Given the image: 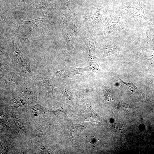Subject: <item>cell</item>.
<instances>
[{
	"mask_svg": "<svg viewBox=\"0 0 154 154\" xmlns=\"http://www.w3.org/2000/svg\"><path fill=\"white\" fill-rule=\"evenodd\" d=\"M99 66L94 61H90L88 66L79 68L66 66L62 70L55 71L54 74L59 77L63 78H69L73 79L74 76L77 74L82 75L81 73L85 71L97 72L99 69Z\"/></svg>",
	"mask_w": 154,
	"mask_h": 154,
	"instance_id": "1",
	"label": "cell"
},
{
	"mask_svg": "<svg viewBox=\"0 0 154 154\" xmlns=\"http://www.w3.org/2000/svg\"><path fill=\"white\" fill-rule=\"evenodd\" d=\"M24 75L17 69H10L4 75L1 76V84L10 86H23L26 83Z\"/></svg>",
	"mask_w": 154,
	"mask_h": 154,
	"instance_id": "2",
	"label": "cell"
},
{
	"mask_svg": "<svg viewBox=\"0 0 154 154\" xmlns=\"http://www.w3.org/2000/svg\"><path fill=\"white\" fill-rule=\"evenodd\" d=\"M12 49L14 55V60L17 67L20 69L26 70L34 79V75L30 66L27 60L24 57L19 48L13 40L9 41Z\"/></svg>",
	"mask_w": 154,
	"mask_h": 154,
	"instance_id": "3",
	"label": "cell"
},
{
	"mask_svg": "<svg viewBox=\"0 0 154 154\" xmlns=\"http://www.w3.org/2000/svg\"><path fill=\"white\" fill-rule=\"evenodd\" d=\"M7 21L9 30L17 40L26 45L27 44L29 41L21 28L9 20Z\"/></svg>",
	"mask_w": 154,
	"mask_h": 154,
	"instance_id": "4",
	"label": "cell"
},
{
	"mask_svg": "<svg viewBox=\"0 0 154 154\" xmlns=\"http://www.w3.org/2000/svg\"><path fill=\"white\" fill-rule=\"evenodd\" d=\"M124 14L123 12H118L108 19L104 27V32L106 35L108 36L117 28Z\"/></svg>",
	"mask_w": 154,
	"mask_h": 154,
	"instance_id": "5",
	"label": "cell"
},
{
	"mask_svg": "<svg viewBox=\"0 0 154 154\" xmlns=\"http://www.w3.org/2000/svg\"><path fill=\"white\" fill-rule=\"evenodd\" d=\"M84 40L88 58L90 60H93L95 58V38L93 34L88 33L84 36Z\"/></svg>",
	"mask_w": 154,
	"mask_h": 154,
	"instance_id": "6",
	"label": "cell"
},
{
	"mask_svg": "<svg viewBox=\"0 0 154 154\" xmlns=\"http://www.w3.org/2000/svg\"><path fill=\"white\" fill-rule=\"evenodd\" d=\"M78 31L68 28L66 33L67 51L66 61H68L73 48L74 43Z\"/></svg>",
	"mask_w": 154,
	"mask_h": 154,
	"instance_id": "7",
	"label": "cell"
},
{
	"mask_svg": "<svg viewBox=\"0 0 154 154\" xmlns=\"http://www.w3.org/2000/svg\"><path fill=\"white\" fill-rule=\"evenodd\" d=\"M121 50V48L116 45L113 41H109L103 46L101 53L104 56H108L113 54H118Z\"/></svg>",
	"mask_w": 154,
	"mask_h": 154,
	"instance_id": "8",
	"label": "cell"
},
{
	"mask_svg": "<svg viewBox=\"0 0 154 154\" xmlns=\"http://www.w3.org/2000/svg\"><path fill=\"white\" fill-rule=\"evenodd\" d=\"M121 8L126 10L127 12L131 15L133 17L137 16L144 19L147 22H148V18L145 16L143 8L140 5V3L136 6L131 7L130 5L128 6L122 5Z\"/></svg>",
	"mask_w": 154,
	"mask_h": 154,
	"instance_id": "9",
	"label": "cell"
},
{
	"mask_svg": "<svg viewBox=\"0 0 154 154\" xmlns=\"http://www.w3.org/2000/svg\"><path fill=\"white\" fill-rule=\"evenodd\" d=\"M104 15V13L102 10L97 9L89 13L86 18L90 23L100 24L102 23Z\"/></svg>",
	"mask_w": 154,
	"mask_h": 154,
	"instance_id": "10",
	"label": "cell"
},
{
	"mask_svg": "<svg viewBox=\"0 0 154 154\" xmlns=\"http://www.w3.org/2000/svg\"><path fill=\"white\" fill-rule=\"evenodd\" d=\"M44 19V18L41 17L31 21H25L22 20L21 21L30 31L33 32L41 25Z\"/></svg>",
	"mask_w": 154,
	"mask_h": 154,
	"instance_id": "11",
	"label": "cell"
},
{
	"mask_svg": "<svg viewBox=\"0 0 154 154\" xmlns=\"http://www.w3.org/2000/svg\"><path fill=\"white\" fill-rule=\"evenodd\" d=\"M27 83L22 86V92L29 100L35 98L36 94L32 86Z\"/></svg>",
	"mask_w": 154,
	"mask_h": 154,
	"instance_id": "12",
	"label": "cell"
},
{
	"mask_svg": "<svg viewBox=\"0 0 154 154\" xmlns=\"http://www.w3.org/2000/svg\"><path fill=\"white\" fill-rule=\"evenodd\" d=\"M119 80L123 84L125 85L132 92L137 94L138 95L141 96H143L144 94L132 82L131 83H128L126 82L119 78Z\"/></svg>",
	"mask_w": 154,
	"mask_h": 154,
	"instance_id": "13",
	"label": "cell"
},
{
	"mask_svg": "<svg viewBox=\"0 0 154 154\" xmlns=\"http://www.w3.org/2000/svg\"><path fill=\"white\" fill-rule=\"evenodd\" d=\"M12 104L14 106L20 108L25 106L26 104V102L21 98L16 96L13 99Z\"/></svg>",
	"mask_w": 154,
	"mask_h": 154,
	"instance_id": "14",
	"label": "cell"
},
{
	"mask_svg": "<svg viewBox=\"0 0 154 154\" xmlns=\"http://www.w3.org/2000/svg\"><path fill=\"white\" fill-rule=\"evenodd\" d=\"M31 109L34 112L36 113H42L44 112L42 107L39 104L34 105L32 107Z\"/></svg>",
	"mask_w": 154,
	"mask_h": 154,
	"instance_id": "15",
	"label": "cell"
},
{
	"mask_svg": "<svg viewBox=\"0 0 154 154\" xmlns=\"http://www.w3.org/2000/svg\"><path fill=\"white\" fill-rule=\"evenodd\" d=\"M62 93L63 96L66 99L70 100L72 98V94L70 92L64 88L62 90Z\"/></svg>",
	"mask_w": 154,
	"mask_h": 154,
	"instance_id": "16",
	"label": "cell"
},
{
	"mask_svg": "<svg viewBox=\"0 0 154 154\" xmlns=\"http://www.w3.org/2000/svg\"><path fill=\"white\" fill-rule=\"evenodd\" d=\"M105 97L106 99L108 101H111L114 99V95L110 91L106 92L105 94Z\"/></svg>",
	"mask_w": 154,
	"mask_h": 154,
	"instance_id": "17",
	"label": "cell"
},
{
	"mask_svg": "<svg viewBox=\"0 0 154 154\" xmlns=\"http://www.w3.org/2000/svg\"><path fill=\"white\" fill-rule=\"evenodd\" d=\"M41 153L43 154H51L53 153L51 149L47 147L43 148L41 151Z\"/></svg>",
	"mask_w": 154,
	"mask_h": 154,
	"instance_id": "18",
	"label": "cell"
},
{
	"mask_svg": "<svg viewBox=\"0 0 154 154\" xmlns=\"http://www.w3.org/2000/svg\"><path fill=\"white\" fill-rule=\"evenodd\" d=\"M63 111L61 109H60L55 111H54V113L56 115L59 116L62 114V113H63Z\"/></svg>",
	"mask_w": 154,
	"mask_h": 154,
	"instance_id": "19",
	"label": "cell"
}]
</instances>
